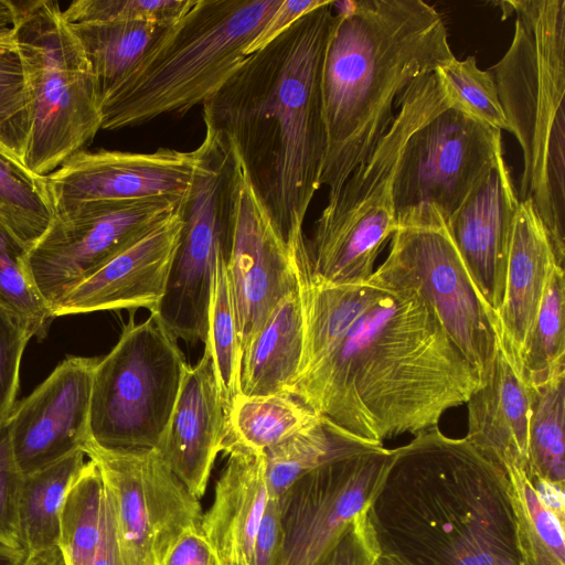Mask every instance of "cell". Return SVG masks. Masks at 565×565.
Here are the masks:
<instances>
[{
	"label": "cell",
	"mask_w": 565,
	"mask_h": 565,
	"mask_svg": "<svg viewBox=\"0 0 565 565\" xmlns=\"http://www.w3.org/2000/svg\"><path fill=\"white\" fill-rule=\"evenodd\" d=\"M15 20V1L0 0V154L25 169L30 104Z\"/></svg>",
	"instance_id": "cell-28"
},
{
	"label": "cell",
	"mask_w": 565,
	"mask_h": 565,
	"mask_svg": "<svg viewBox=\"0 0 565 565\" xmlns=\"http://www.w3.org/2000/svg\"><path fill=\"white\" fill-rule=\"evenodd\" d=\"M22 565H66V563L60 547L53 546L26 553Z\"/></svg>",
	"instance_id": "cell-45"
},
{
	"label": "cell",
	"mask_w": 565,
	"mask_h": 565,
	"mask_svg": "<svg viewBox=\"0 0 565 565\" xmlns=\"http://www.w3.org/2000/svg\"><path fill=\"white\" fill-rule=\"evenodd\" d=\"M89 62L98 96L117 86L170 25L146 21L68 23Z\"/></svg>",
	"instance_id": "cell-26"
},
{
	"label": "cell",
	"mask_w": 565,
	"mask_h": 565,
	"mask_svg": "<svg viewBox=\"0 0 565 565\" xmlns=\"http://www.w3.org/2000/svg\"><path fill=\"white\" fill-rule=\"evenodd\" d=\"M374 275L418 290L483 383L498 349V319L446 230H397Z\"/></svg>",
	"instance_id": "cell-12"
},
{
	"label": "cell",
	"mask_w": 565,
	"mask_h": 565,
	"mask_svg": "<svg viewBox=\"0 0 565 565\" xmlns=\"http://www.w3.org/2000/svg\"><path fill=\"white\" fill-rule=\"evenodd\" d=\"M158 565H221L201 524L185 529L168 547Z\"/></svg>",
	"instance_id": "cell-42"
},
{
	"label": "cell",
	"mask_w": 565,
	"mask_h": 565,
	"mask_svg": "<svg viewBox=\"0 0 565 565\" xmlns=\"http://www.w3.org/2000/svg\"><path fill=\"white\" fill-rule=\"evenodd\" d=\"M375 558L360 513L344 526L316 565H373Z\"/></svg>",
	"instance_id": "cell-41"
},
{
	"label": "cell",
	"mask_w": 565,
	"mask_h": 565,
	"mask_svg": "<svg viewBox=\"0 0 565 565\" xmlns=\"http://www.w3.org/2000/svg\"><path fill=\"white\" fill-rule=\"evenodd\" d=\"M228 414L218 387L210 347L186 365L167 429L156 449L189 492L200 500L227 437Z\"/></svg>",
	"instance_id": "cell-22"
},
{
	"label": "cell",
	"mask_w": 565,
	"mask_h": 565,
	"mask_svg": "<svg viewBox=\"0 0 565 565\" xmlns=\"http://www.w3.org/2000/svg\"><path fill=\"white\" fill-rule=\"evenodd\" d=\"M305 347V310L299 287L282 297L241 352L239 395L289 394Z\"/></svg>",
	"instance_id": "cell-25"
},
{
	"label": "cell",
	"mask_w": 565,
	"mask_h": 565,
	"mask_svg": "<svg viewBox=\"0 0 565 565\" xmlns=\"http://www.w3.org/2000/svg\"><path fill=\"white\" fill-rule=\"evenodd\" d=\"M320 416L289 394L242 396L228 411L226 440L264 451L317 420Z\"/></svg>",
	"instance_id": "cell-29"
},
{
	"label": "cell",
	"mask_w": 565,
	"mask_h": 565,
	"mask_svg": "<svg viewBox=\"0 0 565 565\" xmlns=\"http://www.w3.org/2000/svg\"><path fill=\"white\" fill-rule=\"evenodd\" d=\"M15 34L30 104L26 171L42 178L102 129L99 96L84 49L58 2L15 1Z\"/></svg>",
	"instance_id": "cell-8"
},
{
	"label": "cell",
	"mask_w": 565,
	"mask_h": 565,
	"mask_svg": "<svg viewBox=\"0 0 565 565\" xmlns=\"http://www.w3.org/2000/svg\"><path fill=\"white\" fill-rule=\"evenodd\" d=\"M362 519L375 555L398 565H522L508 476L438 426L393 449Z\"/></svg>",
	"instance_id": "cell-3"
},
{
	"label": "cell",
	"mask_w": 565,
	"mask_h": 565,
	"mask_svg": "<svg viewBox=\"0 0 565 565\" xmlns=\"http://www.w3.org/2000/svg\"><path fill=\"white\" fill-rule=\"evenodd\" d=\"M200 158L181 202L179 246L163 298L154 312L177 339L206 343L213 276L228 231L233 146L204 126Z\"/></svg>",
	"instance_id": "cell-11"
},
{
	"label": "cell",
	"mask_w": 565,
	"mask_h": 565,
	"mask_svg": "<svg viewBox=\"0 0 565 565\" xmlns=\"http://www.w3.org/2000/svg\"><path fill=\"white\" fill-rule=\"evenodd\" d=\"M532 387L527 433L529 478L564 487L565 374Z\"/></svg>",
	"instance_id": "cell-31"
},
{
	"label": "cell",
	"mask_w": 565,
	"mask_h": 565,
	"mask_svg": "<svg viewBox=\"0 0 565 565\" xmlns=\"http://www.w3.org/2000/svg\"><path fill=\"white\" fill-rule=\"evenodd\" d=\"M99 359L70 356L10 414L11 443L23 476L83 451L89 440L93 377Z\"/></svg>",
	"instance_id": "cell-18"
},
{
	"label": "cell",
	"mask_w": 565,
	"mask_h": 565,
	"mask_svg": "<svg viewBox=\"0 0 565 565\" xmlns=\"http://www.w3.org/2000/svg\"><path fill=\"white\" fill-rule=\"evenodd\" d=\"M84 454L108 491L125 565H158L185 529L201 524L199 500L158 449L107 450L88 440Z\"/></svg>",
	"instance_id": "cell-13"
},
{
	"label": "cell",
	"mask_w": 565,
	"mask_h": 565,
	"mask_svg": "<svg viewBox=\"0 0 565 565\" xmlns=\"http://www.w3.org/2000/svg\"><path fill=\"white\" fill-rule=\"evenodd\" d=\"M282 0H195L99 104L102 129L184 115L207 100L248 56Z\"/></svg>",
	"instance_id": "cell-6"
},
{
	"label": "cell",
	"mask_w": 565,
	"mask_h": 565,
	"mask_svg": "<svg viewBox=\"0 0 565 565\" xmlns=\"http://www.w3.org/2000/svg\"><path fill=\"white\" fill-rule=\"evenodd\" d=\"M223 452L227 461L201 529L221 565H254L260 536L280 514L279 498L269 488L263 451L226 440Z\"/></svg>",
	"instance_id": "cell-21"
},
{
	"label": "cell",
	"mask_w": 565,
	"mask_h": 565,
	"mask_svg": "<svg viewBox=\"0 0 565 565\" xmlns=\"http://www.w3.org/2000/svg\"><path fill=\"white\" fill-rule=\"evenodd\" d=\"M195 0H76L65 10L67 23L146 21L172 24Z\"/></svg>",
	"instance_id": "cell-38"
},
{
	"label": "cell",
	"mask_w": 565,
	"mask_h": 565,
	"mask_svg": "<svg viewBox=\"0 0 565 565\" xmlns=\"http://www.w3.org/2000/svg\"><path fill=\"white\" fill-rule=\"evenodd\" d=\"M182 226L179 206L74 288L53 317L138 308L154 313L166 292Z\"/></svg>",
	"instance_id": "cell-19"
},
{
	"label": "cell",
	"mask_w": 565,
	"mask_h": 565,
	"mask_svg": "<svg viewBox=\"0 0 565 565\" xmlns=\"http://www.w3.org/2000/svg\"><path fill=\"white\" fill-rule=\"evenodd\" d=\"M503 471L514 498L522 565H565L564 519L542 501L525 467L512 465Z\"/></svg>",
	"instance_id": "cell-33"
},
{
	"label": "cell",
	"mask_w": 565,
	"mask_h": 565,
	"mask_svg": "<svg viewBox=\"0 0 565 565\" xmlns=\"http://www.w3.org/2000/svg\"><path fill=\"white\" fill-rule=\"evenodd\" d=\"M373 565H398L390 559L377 557L374 559Z\"/></svg>",
	"instance_id": "cell-47"
},
{
	"label": "cell",
	"mask_w": 565,
	"mask_h": 565,
	"mask_svg": "<svg viewBox=\"0 0 565 565\" xmlns=\"http://www.w3.org/2000/svg\"><path fill=\"white\" fill-rule=\"evenodd\" d=\"M542 501L558 516L564 519V487L539 480L531 479Z\"/></svg>",
	"instance_id": "cell-44"
},
{
	"label": "cell",
	"mask_w": 565,
	"mask_h": 565,
	"mask_svg": "<svg viewBox=\"0 0 565 565\" xmlns=\"http://www.w3.org/2000/svg\"><path fill=\"white\" fill-rule=\"evenodd\" d=\"M394 119L371 157L342 185L306 241L311 277L334 286L361 285L397 231L393 184L411 136L450 107L437 72L415 78L396 100Z\"/></svg>",
	"instance_id": "cell-7"
},
{
	"label": "cell",
	"mask_w": 565,
	"mask_h": 565,
	"mask_svg": "<svg viewBox=\"0 0 565 565\" xmlns=\"http://www.w3.org/2000/svg\"><path fill=\"white\" fill-rule=\"evenodd\" d=\"M327 1V0H326ZM323 0H282L250 44L248 55L269 44L307 12L326 3Z\"/></svg>",
	"instance_id": "cell-43"
},
{
	"label": "cell",
	"mask_w": 565,
	"mask_h": 565,
	"mask_svg": "<svg viewBox=\"0 0 565 565\" xmlns=\"http://www.w3.org/2000/svg\"><path fill=\"white\" fill-rule=\"evenodd\" d=\"M333 22L327 0L249 54L202 104L204 126L232 142L294 254L306 248L303 222L321 186L327 151L321 78Z\"/></svg>",
	"instance_id": "cell-2"
},
{
	"label": "cell",
	"mask_w": 565,
	"mask_h": 565,
	"mask_svg": "<svg viewBox=\"0 0 565 565\" xmlns=\"http://www.w3.org/2000/svg\"><path fill=\"white\" fill-rule=\"evenodd\" d=\"M450 106L499 130L510 132L494 79L475 56L456 57L436 70Z\"/></svg>",
	"instance_id": "cell-37"
},
{
	"label": "cell",
	"mask_w": 565,
	"mask_h": 565,
	"mask_svg": "<svg viewBox=\"0 0 565 565\" xmlns=\"http://www.w3.org/2000/svg\"><path fill=\"white\" fill-rule=\"evenodd\" d=\"M26 557L24 550H17L0 544V565H22Z\"/></svg>",
	"instance_id": "cell-46"
},
{
	"label": "cell",
	"mask_w": 565,
	"mask_h": 565,
	"mask_svg": "<svg viewBox=\"0 0 565 565\" xmlns=\"http://www.w3.org/2000/svg\"><path fill=\"white\" fill-rule=\"evenodd\" d=\"M454 58L443 17L422 0H358L334 14L321 78L328 204L371 157L404 89Z\"/></svg>",
	"instance_id": "cell-4"
},
{
	"label": "cell",
	"mask_w": 565,
	"mask_h": 565,
	"mask_svg": "<svg viewBox=\"0 0 565 565\" xmlns=\"http://www.w3.org/2000/svg\"><path fill=\"white\" fill-rule=\"evenodd\" d=\"M53 217L44 178L31 175L0 154V227L29 252Z\"/></svg>",
	"instance_id": "cell-34"
},
{
	"label": "cell",
	"mask_w": 565,
	"mask_h": 565,
	"mask_svg": "<svg viewBox=\"0 0 565 565\" xmlns=\"http://www.w3.org/2000/svg\"><path fill=\"white\" fill-rule=\"evenodd\" d=\"M519 195L501 149L489 172L449 218L446 231L488 306L497 315Z\"/></svg>",
	"instance_id": "cell-20"
},
{
	"label": "cell",
	"mask_w": 565,
	"mask_h": 565,
	"mask_svg": "<svg viewBox=\"0 0 565 565\" xmlns=\"http://www.w3.org/2000/svg\"><path fill=\"white\" fill-rule=\"evenodd\" d=\"M501 149V130L451 106L416 130L393 184L397 230H446Z\"/></svg>",
	"instance_id": "cell-10"
},
{
	"label": "cell",
	"mask_w": 565,
	"mask_h": 565,
	"mask_svg": "<svg viewBox=\"0 0 565 565\" xmlns=\"http://www.w3.org/2000/svg\"><path fill=\"white\" fill-rule=\"evenodd\" d=\"M84 456L83 451H76L50 467L23 476L19 530L25 553L58 546L62 509L85 463Z\"/></svg>",
	"instance_id": "cell-27"
},
{
	"label": "cell",
	"mask_w": 565,
	"mask_h": 565,
	"mask_svg": "<svg viewBox=\"0 0 565 565\" xmlns=\"http://www.w3.org/2000/svg\"><path fill=\"white\" fill-rule=\"evenodd\" d=\"M31 338L24 326L0 308V424L15 406L20 363Z\"/></svg>",
	"instance_id": "cell-40"
},
{
	"label": "cell",
	"mask_w": 565,
	"mask_h": 565,
	"mask_svg": "<svg viewBox=\"0 0 565 565\" xmlns=\"http://www.w3.org/2000/svg\"><path fill=\"white\" fill-rule=\"evenodd\" d=\"M192 151L81 150L44 178L54 215L89 202L169 198L182 201L199 163Z\"/></svg>",
	"instance_id": "cell-17"
},
{
	"label": "cell",
	"mask_w": 565,
	"mask_h": 565,
	"mask_svg": "<svg viewBox=\"0 0 565 565\" xmlns=\"http://www.w3.org/2000/svg\"><path fill=\"white\" fill-rule=\"evenodd\" d=\"M26 254L0 227V308L24 326L32 337L45 334L52 311L31 276Z\"/></svg>",
	"instance_id": "cell-36"
},
{
	"label": "cell",
	"mask_w": 565,
	"mask_h": 565,
	"mask_svg": "<svg viewBox=\"0 0 565 565\" xmlns=\"http://www.w3.org/2000/svg\"><path fill=\"white\" fill-rule=\"evenodd\" d=\"M533 387L500 338L490 372L470 395L465 437L501 467L527 469V433Z\"/></svg>",
	"instance_id": "cell-23"
},
{
	"label": "cell",
	"mask_w": 565,
	"mask_h": 565,
	"mask_svg": "<svg viewBox=\"0 0 565 565\" xmlns=\"http://www.w3.org/2000/svg\"><path fill=\"white\" fill-rule=\"evenodd\" d=\"M392 455L362 440L296 480L279 497L281 539L274 565H316L364 511Z\"/></svg>",
	"instance_id": "cell-15"
},
{
	"label": "cell",
	"mask_w": 565,
	"mask_h": 565,
	"mask_svg": "<svg viewBox=\"0 0 565 565\" xmlns=\"http://www.w3.org/2000/svg\"><path fill=\"white\" fill-rule=\"evenodd\" d=\"M298 254L282 239L233 146L225 259L241 352L276 303L297 288Z\"/></svg>",
	"instance_id": "cell-16"
},
{
	"label": "cell",
	"mask_w": 565,
	"mask_h": 565,
	"mask_svg": "<svg viewBox=\"0 0 565 565\" xmlns=\"http://www.w3.org/2000/svg\"><path fill=\"white\" fill-rule=\"evenodd\" d=\"M305 347L290 395L367 443L438 426L482 384L415 288L315 280L297 260Z\"/></svg>",
	"instance_id": "cell-1"
},
{
	"label": "cell",
	"mask_w": 565,
	"mask_h": 565,
	"mask_svg": "<svg viewBox=\"0 0 565 565\" xmlns=\"http://www.w3.org/2000/svg\"><path fill=\"white\" fill-rule=\"evenodd\" d=\"M156 313L124 328L96 365L89 440L107 450L157 448L169 424L188 363Z\"/></svg>",
	"instance_id": "cell-9"
},
{
	"label": "cell",
	"mask_w": 565,
	"mask_h": 565,
	"mask_svg": "<svg viewBox=\"0 0 565 565\" xmlns=\"http://www.w3.org/2000/svg\"><path fill=\"white\" fill-rule=\"evenodd\" d=\"M360 441L320 416L284 441L263 451L271 492L279 498L296 480Z\"/></svg>",
	"instance_id": "cell-30"
},
{
	"label": "cell",
	"mask_w": 565,
	"mask_h": 565,
	"mask_svg": "<svg viewBox=\"0 0 565 565\" xmlns=\"http://www.w3.org/2000/svg\"><path fill=\"white\" fill-rule=\"evenodd\" d=\"M206 344L228 414L239 395L241 344L224 247L218 252L213 276Z\"/></svg>",
	"instance_id": "cell-35"
},
{
	"label": "cell",
	"mask_w": 565,
	"mask_h": 565,
	"mask_svg": "<svg viewBox=\"0 0 565 565\" xmlns=\"http://www.w3.org/2000/svg\"><path fill=\"white\" fill-rule=\"evenodd\" d=\"M565 278L555 265L522 351V369L532 386L565 374Z\"/></svg>",
	"instance_id": "cell-32"
},
{
	"label": "cell",
	"mask_w": 565,
	"mask_h": 565,
	"mask_svg": "<svg viewBox=\"0 0 565 565\" xmlns=\"http://www.w3.org/2000/svg\"><path fill=\"white\" fill-rule=\"evenodd\" d=\"M181 202L169 198L98 201L54 215L46 233L26 254L33 281L52 316L74 288Z\"/></svg>",
	"instance_id": "cell-14"
},
{
	"label": "cell",
	"mask_w": 565,
	"mask_h": 565,
	"mask_svg": "<svg viewBox=\"0 0 565 565\" xmlns=\"http://www.w3.org/2000/svg\"><path fill=\"white\" fill-rule=\"evenodd\" d=\"M555 265L558 264L548 234L532 201H520L510 239L503 297L495 316L500 338L522 371L523 347Z\"/></svg>",
	"instance_id": "cell-24"
},
{
	"label": "cell",
	"mask_w": 565,
	"mask_h": 565,
	"mask_svg": "<svg viewBox=\"0 0 565 565\" xmlns=\"http://www.w3.org/2000/svg\"><path fill=\"white\" fill-rule=\"evenodd\" d=\"M22 481L12 449L9 416L0 424V544L17 550H23L19 530Z\"/></svg>",
	"instance_id": "cell-39"
},
{
	"label": "cell",
	"mask_w": 565,
	"mask_h": 565,
	"mask_svg": "<svg viewBox=\"0 0 565 565\" xmlns=\"http://www.w3.org/2000/svg\"><path fill=\"white\" fill-rule=\"evenodd\" d=\"M514 13L510 47L491 73L523 153L520 201L531 200L557 264L565 260V0L498 2Z\"/></svg>",
	"instance_id": "cell-5"
}]
</instances>
